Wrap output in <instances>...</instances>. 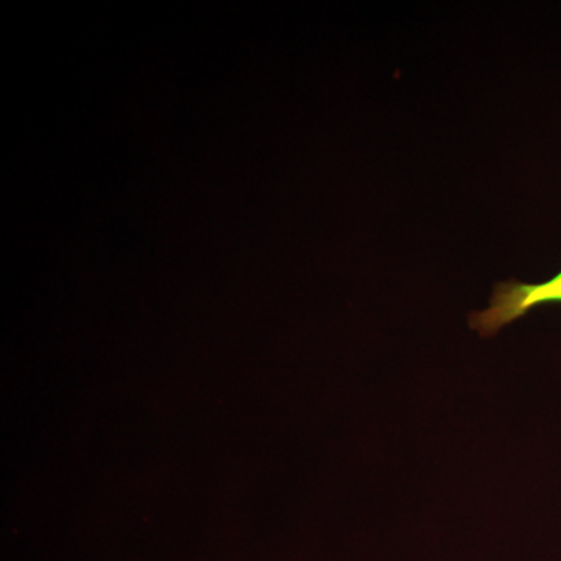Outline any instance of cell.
I'll use <instances>...</instances> for the list:
<instances>
[{
	"label": "cell",
	"instance_id": "obj_1",
	"mask_svg": "<svg viewBox=\"0 0 561 561\" xmlns=\"http://www.w3.org/2000/svg\"><path fill=\"white\" fill-rule=\"evenodd\" d=\"M561 301V273L545 284H523L516 280L497 284L490 308L472 312L470 327L482 337H493L502 328L522 319L542 302Z\"/></svg>",
	"mask_w": 561,
	"mask_h": 561
}]
</instances>
